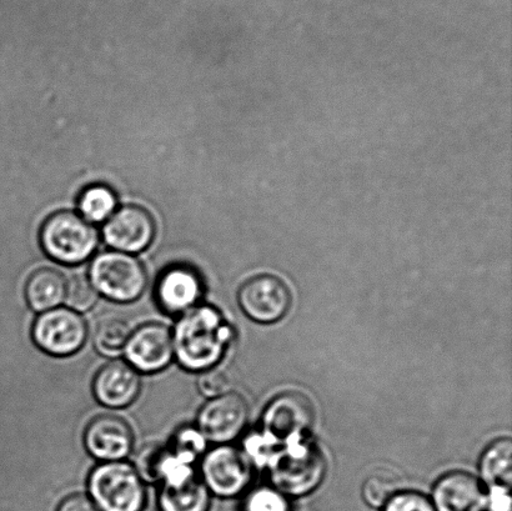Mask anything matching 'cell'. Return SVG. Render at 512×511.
<instances>
[{"instance_id":"6da1fadb","label":"cell","mask_w":512,"mask_h":511,"mask_svg":"<svg viewBox=\"0 0 512 511\" xmlns=\"http://www.w3.org/2000/svg\"><path fill=\"white\" fill-rule=\"evenodd\" d=\"M172 333L174 360L187 372L203 373L222 362L234 330L218 308L202 303L180 315Z\"/></svg>"},{"instance_id":"7a4b0ae2","label":"cell","mask_w":512,"mask_h":511,"mask_svg":"<svg viewBox=\"0 0 512 511\" xmlns=\"http://www.w3.org/2000/svg\"><path fill=\"white\" fill-rule=\"evenodd\" d=\"M326 458L310 437L279 443L266 460L271 487L285 497L300 498L313 493L326 474Z\"/></svg>"},{"instance_id":"3957f363","label":"cell","mask_w":512,"mask_h":511,"mask_svg":"<svg viewBox=\"0 0 512 511\" xmlns=\"http://www.w3.org/2000/svg\"><path fill=\"white\" fill-rule=\"evenodd\" d=\"M87 489L100 511H143L147 505V483L127 460L95 465Z\"/></svg>"},{"instance_id":"277c9868","label":"cell","mask_w":512,"mask_h":511,"mask_svg":"<svg viewBox=\"0 0 512 511\" xmlns=\"http://www.w3.org/2000/svg\"><path fill=\"white\" fill-rule=\"evenodd\" d=\"M88 280L99 297L118 304L137 302L148 288V273L143 263L133 254L118 250L95 255Z\"/></svg>"},{"instance_id":"5b68a950","label":"cell","mask_w":512,"mask_h":511,"mask_svg":"<svg viewBox=\"0 0 512 511\" xmlns=\"http://www.w3.org/2000/svg\"><path fill=\"white\" fill-rule=\"evenodd\" d=\"M40 244L54 262L78 265L92 258L99 245V233L79 214L63 210L45 220Z\"/></svg>"},{"instance_id":"8992f818","label":"cell","mask_w":512,"mask_h":511,"mask_svg":"<svg viewBox=\"0 0 512 511\" xmlns=\"http://www.w3.org/2000/svg\"><path fill=\"white\" fill-rule=\"evenodd\" d=\"M30 338L40 352L54 358H68L84 348L89 327L83 314L62 305L37 315L30 328Z\"/></svg>"},{"instance_id":"52a82bcc","label":"cell","mask_w":512,"mask_h":511,"mask_svg":"<svg viewBox=\"0 0 512 511\" xmlns=\"http://www.w3.org/2000/svg\"><path fill=\"white\" fill-rule=\"evenodd\" d=\"M253 468L242 449L232 444H218L200 459V480L215 497L237 498L252 483Z\"/></svg>"},{"instance_id":"ba28073f","label":"cell","mask_w":512,"mask_h":511,"mask_svg":"<svg viewBox=\"0 0 512 511\" xmlns=\"http://www.w3.org/2000/svg\"><path fill=\"white\" fill-rule=\"evenodd\" d=\"M315 422V408L309 397L300 392H286L266 405L261 417V432L275 442L284 443L309 437Z\"/></svg>"},{"instance_id":"9c48e42d","label":"cell","mask_w":512,"mask_h":511,"mask_svg":"<svg viewBox=\"0 0 512 511\" xmlns=\"http://www.w3.org/2000/svg\"><path fill=\"white\" fill-rule=\"evenodd\" d=\"M288 285L273 274H259L240 287L238 304L250 320L259 324H274L288 314L291 307Z\"/></svg>"},{"instance_id":"30bf717a","label":"cell","mask_w":512,"mask_h":511,"mask_svg":"<svg viewBox=\"0 0 512 511\" xmlns=\"http://www.w3.org/2000/svg\"><path fill=\"white\" fill-rule=\"evenodd\" d=\"M249 422V405L242 394L229 390L208 399L199 409L195 425L209 443L230 444L243 434Z\"/></svg>"},{"instance_id":"8fae6325","label":"cell","mask_w":512,"mask_h":511,"mask_svg":"<svg viewBox=\"0 0 512 511\" xmlns=\"http://www.w3.org/2000/svg\"><path fill=\"white\" fill-rule=\"evenodd\" d=\"M125 362L140 374H157L174 362L172 329L148 322L132 330L124 350Z\"/></svg>"},{"instance_id":"7c38bea8","label":"cell","mask_w":512,"mask_h":511,"mask_svg":"<svg viewBox=\"0 0 512 511\" xmlns=\"http://www.w3.org/2000/svg\"><path fill=\"white\" fill-rule=\"evenodd\" d=\"M205 284L197 270L173 265L159 275L154 285V302L160 312L180 317L203 303Z\"/></svg>"},{"instance_id":"4fadbf2b","label":"cell","mask_w":512,"mask_h":511,"mask_svg":"<svg viewBox=\"0 0 512 511\" xmlns=\"http://www.w3.org/2000/svg\"><path fill=\"white\" fill-rule=\"evenodd\" d=\"M132 425L120 415L105 413L90 419L83 433V444L99 463L127 460L134 449Z\"/></svg>"},{"instance_id":"5bb4252c","label":"cell","mask_w":512,"mask_h":511,"mask_svg":"<svg viewBox=\"0 0 512 511\" xmlns=\"http://www.w3.org/2000/svg\"><path fill=\"white\" fill-rule=\"evenodd\" d=\"M155 223L147 209L125 205L115 210L103 227V238L112 250L135 254L152 244Z\"/></svg>"},{"instance_id":"9a60e30c","label":"cell","mask_w":512,"mask_h":511,"mask_svg":"<svg viewBox=\"0 0 512 511\" xmlns=\"http://www.w3.org/2000/svg\"><path fill=\"white\" fill-rule=\"evenodd\" d=\"M142 374L122 359H112L95 373L92 392L103 407L119 410L130 407L142 393Z\"/></svg>"},{"instance_id":"2e32d148","label":"cell","mask_w":512,"mask_h":511,"mask_svg":"<svg viewBox=\"0 0 512 511\" xmlns=\"http://www.w3.org/2000/svg\"><path fill=\"white\" fill-rule=\"evenodd\" d=\"M430 500L435 511H484L486 490L473 474L456 470L436 482Z\"/></svg>"},{"instance_id":"e0dca14e","label":"cell","mask_w":512,"mask_h":511,"mask_svg":"<svg viewBox=\"0 0 512 511\" xmlns=\"http://www.w3.org/2000/svg\"><path fill=\"white\" fill-rule=\"evenodd\" d=\"M68 279L53 268H40L29 275L24 287L25 302L40 314L62 307L67 297Z\"/></svg>"},{"instance_id":"ac0fdd59","label":"cell","mask_w":512,"mask_h":511,"mask_svg":"<svg viewBox=\"0 0 512 511\" xmlns=\"http://www.w3.org/2000/svg\"><path fill=\"white\" fill-rule=\"evenodd\" d=\"M212 493L199 477L179 485H160L159 511H209Z\"/></svg>"},{"instance_id":"d6986e66","label":"cell","mask_w":512,"mask_h":511,"mask_svg":"<svg viewBox=\"0 0 512 511\" xmlns=\"http://www.w3.org/2000/svg\"><path fill=\"white\" fill-rule=\"evenodd\" d=\"M480 482L485 489L511 488L512 443L510 438H501L485 449L480 459Z\"/></svg>"},{"instance_id":"ffe728a7","label":"cell","mask_w":512,"mask_h":511,"mask_svg":"<svg viewBox=\"0 0 512 511\" xmlns=\"http://www.w3.org/2000/svg\"><path fill=\"white\" fill-rule=\"evenodd\" d=\"M132 330L123 318L107 317L98 320L92 333L95 352L110 360L119 359L124 354Z\"/></svg>"},{"instance_id":"44dd1931","label":"cell","mask_w":512,"mask_h":511,"mask_svg":"<svg viewBox=\"0 0 512 511\" xmlns=\"http://www.w3.org/2000/svg\"><path fill=\"white\" fill-rule=\"evenodd\" d=\"M118 199L105 185H92L80 194L79 215L90 224L105 223L117 210Z\"/></svg>"},{"instance_id":"7402d4cb","label":"cell","mask_w":512,"mask_h":511,"mask_svg":"<svg viewBox=\"0 0 512 511\" xmlns=\"http://www.w3.org/2000/svg\"><path fill=\"white\" fill-rule=\"evenodd\" d=\"M168 447L194 462H200L208 450V439L195 424H184L170 437Z\"/></svg>"},{"instance_id":"603a6c76","label":"cell","mask_w":512,"mask_h":511,"mask_svg":"<svg viewBox=\"0 0 512 511\" xmlns=\"http://www.w3.org/2000/svg\"><path fill=\"white\" fill-rule=\"evenodd\" d=\"M289 504L284 494L273 487H258L250 490L243 500L242 511H288Z\"/></svg>"},{"instance_id":"cb8c5ba5","label":"cell","mask_w":512,"mask_h":511,"mask_svg":"<svg viewBox=\"0 0 512 511\" xmlns=\"http://www.w3.org/2000/svg\"><path fill=\"white\" fill-rule=\"evenodd\" d=\"M99 294L95 292L88 278L75 277L68 280L67 297L65 307L80 314L87 313L98 304Z\"/></svg>"},{"instance_id":"d4e9b609","label":"cell","mask_w":512,"mask_h":511,"mask_svg":"<svg viewBox=\"0 0 512 511\" xmlns=\"http://www.w3.org/2000/svg\"><path fill=\"white\" fill-rule=\"evenodd\" d=\"M383 511H435L433 503L418 492L394 493L384 505Z\"/></svg>"},{"instance_id":"484cf974","label":"cell","mask_w":512,"mask_h":511,"mask_svg":"<svg viewBox=\"0 0 512 511\" xmlns=\"http://www.w3.org/2000/svg\"><path fill=\"white\" fill-rule=\"evenodd\" d=\"M199 393L204 398L213 399L228 393L230 390V383L227 375L220 372L217 368L205 370L199 373L197 382Z\"/></svg>"},{"instance_id":"4316f807","label":"cell","mask_w":512,"mask_h":511,"mask_svg":"<svg viewBox=\"0 0 512 511\" xmlns=\"http://www.w3.org/2000/svg\"><path fill=\"white\" fill-rule=\"evenodd\" d=\"M394 493L393 484L384 478L370 477L364 483L363 497L371 508H383Z\"/></svg>"},{"instance_id":"83f0119b","label":"cell","mask_w":512,"mask_h":511,"mask_svg":"<svg viewBox=\"0 0 512 511\" xmlns=\"http://www.w3.org/2000/svg\"><path fill=\"white\" fill-rule=\"evenodd\" d=\"M486 490L484 511H511V488H490Z\"/></svg>"},{"instance_id":"f1b7e54d","label":"cell","mask_w":512,"mask_h":511,"mask_svg":"<svg viewBox=\"0 0 512 511\" xmlns=\"http://www.w3.org/2000/svg\"><path fill=\"white\" fill-rule=\"evenodd\" d=\"M55 511H100L87 494L75 493L68 495L59 503Z\"/></svg>"}]
</instances>
